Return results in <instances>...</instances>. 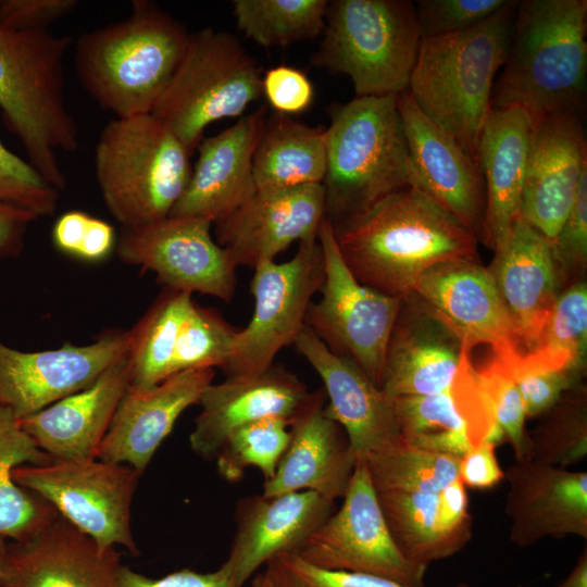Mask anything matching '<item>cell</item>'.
Wrapping results in <instances>:
<instances>
[{
	"mask_svg": "<svg viewBox=\"0 0 587 587\" xmlns=\"http://www.w3.org/2000/svg\"><path fill=\"white\" fill-rule=\"evenodd\" d=\"M353 276L404 298L421 275L450 260L478 258L477 237L422 189L407 186L333 226Z\"/></svg>",
	"mask_w": 587,
	"mask_h": 587,
	"instance_id": "1",
	"label": "cell"
},
{
	"mask_svg": "<svg viewBox=\"0 0 587 587\" xmlns=\"http://www.w3.org/2000/svg\"><path fill=\"white\" fill-rule=\"evenodd\" d=\"M189 36L154 2L135 0L127 17L79 36L74 51L78 80L116 118L151 114Z\"/></svg>",
	"mask_w": 587,
	"mask_h": 587,
	"instance_id": "2",
	"label": "cell"
},
{
	"mask_svg": "<svg viewBox=\"0 0 587 587\" xmlns=\"http://www.w3.org/2000/svg\"><path fill=\"white\" fill-rule=\"evenodd\" d=\"M587 78V0L517 2L491 109L520 107L530 117L578 112Z\"/></svg>",
	"mask_w": 587,
	"mask_h": 587,
	"instance_id": "3",
	"label": "cell"
},
{
	"mask_svg": "<svg viewBox=\"0 0 587 587\" xmlns=\"http://www.w3.org/2000/svg\"><path fill=\"white\" fill-rule=\"evenodd\" d=\"M517 2L508 0L464 30L422 38L407 89L477 164L479 134L491 111L496 74L507 59Z\"/></svg>",
	"mask_w": 587,
	"mask_h": 587,
	"instance_id": "4",
	"label": "cell"
},
{
	"mask_svg": "<svg viewBox=\"0 0 587 587\" xmlns=\"http://www.w3.org/2000/svg\"><path fill=\"white\" fill-rule=\"evenodd\" d=\"M68 36L20 30L0 23V111L28 162L55 189L65 176L58 152L78 149V127L65 101L64 57Z\"/></svg>",
	"mask_w": 587,
	"mask_h": 587,
	"instance_id": "5",
	"label": "cell"
},
{
	"mask_svg": "<svg viewBox=\"0 0 587 587\" xmlns=\"http://www.w3.org/2000/svg\"><path fill=\"white\" fill-rule=\"evenodd\" d=\"M325 217L336 226L380 198L420 186L397 95L354 97L329 108Z\"/></svg>",
	"mask_w": 587,
	"mask_h": 587,
	"instance_id": "6",
	"label": "cell"
},
{
	"mask_svg": "<svg viewBox=\"0 0 587 587\" xmlns=\"http://www.w3.org/2000/svg\"><path fill=\"white\" fill-rule=\"evenodd\" d=\"M190 155L152 114L115 117L104 125L96 146V178L122 227L170 215L189 182Z\"/></svg>",
	"mask_w": 587,
	"mask_h": 587,
	"instance_id": "7",
	"label": "cell"
},
{
	"mask_svg": "<svg viewBox=\"0 0 587 587\" xmlns=\"http://www.w3.org/2000/svg\"><path fill=\"white\" fill-rule=\"evenodd\" d=\"M421 40L411 0H333L311 63L348 76L355 97L398 95L408 89Z\"/></svg>",
	"mask_w": 587,
	"mask_h": 587,
	"instance_id": "8",
	"label": "cell"
},
{
	"mask_svg": "<svg viewBox=\"0 0 587 587\" xmlns=\"http://www.w3.org/2000/svg\"><path fill=\"white\" fill-rule=\"evenodd\" d=\"M262 71L240 41L211 27L190 34L186 51L151 114L192 152L212 123L242 116L262 97Z\"/></svg>",
	"mask_w": 587,
	"mask_h": 587,
	"instance_id": "9",
	"label": "cell"
},
{
	"mask_svg": "<svg viewBox=\"0 0 587 587\" xmlns=\"http://www.w3.org/2000/svg\"><path fill=\"white\" fill-rule=\"evenodd\" d=\"M324 259L321 299L311 302L304 324L336 355L349 359L382 389L389 338L402 299L360 283L344 262L332 223L317 234Z\"/></svg>",
	"mask_w": 587,
	"mask_h": 587,
	"instance_id": "10",
	"label": "cell"
},
{
	"mask_svg": "<svg viewBox=\"0 0 587 587\" xmlns=\"http://www.w3.org/2000/svg\"><path fill=\"white\" fill-rule=\"evenodd\" d=\"M142 474L134 467L99 459L52 460L21 465L14 480L39 495L58 513L102 549L122 546L139 554L130 527V507Z\"/></svg>",
	"mask_w": 587,
	"mask_h": 587,
	"instance_id": "11",
	"label": "cell"
},
{
	"mask_svg": "<svg viewBox=\"0 0 587 587\" xmlns=\"http://www.w3.org/2000/svg\"><path fill=\"white\" fill-rule=\"evenodd\" d=\"M323 280L324 259L317 238L299 242L296 254L286 262L263 261L254 267L250 282L253 314L238 330L222 369L226 378L257 376L273 366L277 353L294 344L305 325L308 308Z\"/></svg>",
	"mask_w": 587,
	"mask_h": 587,
	"instance_id": "12",
	"label": "cell"
},
{
	"mask_svg": "<svg viewBox=\"0 0 587 587\" xmlns=\"http://www.w3.org/2000/svg\"><path fill=\"white\" fill-rule=\"evenodd\" d=\"M340 508L305 540L298 553L328 570L372 574L410 587H425L427 566L405 559L397 548L365 460H357Z\"/></svg>",
	"mask_w": 587,
	"mask_h": 587,
	"instance_id": "13",
	"label": "cell"
},
{
	"mask_svg": "<svg viewBox=\"0 0 587 587\" xmlns=\"http://www.w3.org/2000/svg\"><path fill=\"white\" fill-rule=\"evenodd\" d=\"M212 223L196 216H166L122 227L115 249L122 262L157 275L163 288L199 292L229 303L236 292V268L211 235Z\"/></svg>",
	"mask_w": 587,
	"mask_h": 587,
	"instance_id": "14",
	"label": "cell"
},
{
	"mask_svg": "<svg viewBox=\"0 0 587 587\" xmlns=\"http://www.w3.org/2000/svg\"><path fill=\"white\" fill-rule=\"evenodd\" d=\"M129 333L101 332L87 345L20 351L0 341V407L17 419L90 386L107 369L128 355Z\"/></svg>",
	"mask_w": 587,
	"mask_h": 587,
	"instance_id": "15",
	"label": "cell"
},
{
	"mask_svg": "<svg viewBox=\"0 0 587 587\" xmlns=\"http://www.w3.org/2000/svg\"><path fill=\"white\" fill-rule=\"evenodd\" d=\"M412 294L471 346L488 345L507 366L522 355L520 342L492 277L478 258L438 263L417 279Z\"/></svg>",
	"mask_w": 587,
	"mask_h": 587,
	"instance_id": "16",
	"label": "cell"
},
{
	"mask_svg": "<svg viewBox=\"0 0 587 587\" xmlns=\"http://www.w3.org/2000/svg\"><path fill=\"white\" fill-rule=\"evenodd\" d=\"M586 170L587 145L578 112L532 117L521 216L552 241Z\"/></svg>",
	"mask_w": 587,
	"mask_h": 587,
	"instance_id": "17",
	"label": "cell"
},
{
	"mask_svg": "<svg viewBox=\"0 0 587 587\" xmlns=\"http://www.w3.org/2000/svg\"><path fill=\"white\" fill-rule=\"evenodd\" d=\"M325 217L323 185L255 189L233 213L215 223L216 242L236 266L274 261L295 241L317 238Z\"/></svg>",
	"mask_w": 587,
	"mask_h": 587,
	"instance_id": "18",
	"label": "cell"
},
{
	"mask_svg": "<svg viewBox=\"0 0 587 587\" xmlns=\"http://www.w3.org/2000/svg\"><path fill=\"white\" fill-rule=\"evenodd\" d=\"M121 553L60 514L30 538L7 541L0 587H120Z\"/></svg>",
	"mask_w": 587,
	"mask_h": 587,
	"instance_id": "19",
	"label": "cell"
},
{
	"mask_svg": "<svg viewBox=\"0 0 587 587\" xmlns=\"http://www.w3.org/2000/svg\"><path fill=\"white\" fill-rule=\"evenodd\" d=\"M294 345L321 377L325 412L344 429L357 460L401 442L391 398L357 364L329 351L307 325Z\"/></svg>",
	"mask_w": 587,
	"mask_h": 587,
	"instance_id": "20",
	"label": "cell"
},
{
	"mask_svg": "<svg viewBox=\"0 0 587 587\" xmlns=\"http://www.w3.org/2000/svg\"><path fill=\"white\" fill-rule=\"evenodd\" d=\"M397 107L420 178L419 188L480 240L486 190L479 165L421 111L408 90L397 95Z\"/></svg>",
	"mask_w": 587,
	"mask_h": 587,
	"instance_id": "21",
	"label": "cell"
},
{
	"mask_svg": "<svg viewBox=\"0 0 587 587\" xmlns=\"http://www.w3.org/2000/svg\"><path fill=\"white\" fill-rule=\"evenodd\" d=\"M504 479L509 489L504 513L509 538L521 548L544 539L566 536L587 538V473L514 461Z\"/></svg>",
	"mask_w": 587,
	"mask_h": 587,
	"instance_id": "22",
	"label": "cell"
},
{
	"mask_svg": "<svg viewBox=\"0 0 587 587\" xmlns=\"http://www.w3.org/2000/svg\"><path fill=\"white\" fill-rule=\"evenodd\" d=\"M467 348L474 349L410 294L389 338L382 390L389 398L447 391Z\"/></svg>",
	"mask_w": 587,
	"mask_h": 587,
	"instance_id": "23",
	"label": "cell"
},
{
	"mask_svg": "<svg viewBox=\"0 0 587 587\" xmlns=\"http://www.w3.org/2000/svg\"><path fill=\"white\" fill-rule=\"evenodd\" d=\"M335 501L310 490L255 495L239 500L237 529L224 564L240 587L271 559L298 553L334 512Z\"/></svg>",
	"mask_w": 587,
	"mask_h": 587,
	"instance_id": "24",
	"label": "cell"
},
{
	"mask_svg": "<svg viewBox=\"0 0 587 587\" xmlns=\"http://www.w3.org/2000/svg\"><path fill=\"white\" fill-rule=\"evenodd\" d=\"M487 267L522 354L538 340L562 291L551 241L521 215Z\"/></svg>",
	"mask_w": 587,
	"mask_h": 587,
	"instance_id": "25",
	"label": "cell"
},
{
	"mask_svg": "<svg viewBox=\"0 0 587 587\" xmlns=\"http://www.w3.org/2000/svg\"><path fill=\"white\" fill-rule=\"evenodd\" d=\"M214 369L175 373L153 388H127L99 447L97 459L123 463L143 474L182 413L198 404Z\"/></svg>",
	"mask_w": 587,
	"mask_h": 587,
	"instance_id": "26",
	"label": "cell"
},
{
	"mask_svg": "<svg viewBox=\"0 0 587 587\" xmlns=\"http://www.w3.org/2000/svg\"><path fill=\"white\" fill-rule=\"evenodd\" d=\"M266 117L262 105L221 133L203 137L187 187L170 216H196L215 224L254 192L253 154Z\"/></svg>",
	"mask_w": 587,
	"mask_h": 587,
	"instance_id": "27",
	"label": "cell"
},
{
	"mask_svg": "<svg viewBox=\"0 0 587 587\" xmlns=\"http://www.w3.org/2000/svg\"><path fill=\"white\" fill-rule=\"evenodd\" d=\"M311 397L295 374L275 365L257 376L212 383L200 397L190 447L201 458L213 459L238 427L272 416L291 422Z\"/></svg>",
	"mask_w": 587,
	"mask_h": 587,
	"instance_id": "28",
	"label": "cell"
},
{
	"mask_svg": "<svg viewBox=\"0 0 587 587\" xmlns=\"http://www.w3.org/2000/svg\"><path fill=\"white\" fill-rule=\"evenodd\" d=\"M324 388L290 422V441L274 476L264 482L267 496L310 490L335 501L342 498L357 458L344 429L325 412Z\"/></svg>",
	"mask_w": 587,
	"mask_h": 587,
	"instance_id": "29",
	"label": "cell"
},
{
	"mask_svg": "<svg viewBox=\"0 0 587 587\" xmlns=\"http://www.w3.org/2000/svg\"><path fill=\"white\" fill-rule=\"evenodd\" d=\"M128 355L107 369L90 386L18 419L36 446L54 460L97 459L116 408L129 386Z\"/></svg>",
	"mask_w": 587,
	"mask_h": 587,
	"instance_id": "30",
	"label": "cell"
},
{
	"mask_svg": "<svg viewBox=\"0 0 587 587\" xmlns=\"http://www.w3.org/2000/svg\"><path fill=\"white\" fill-rule=\"evenodd\" d=\"M530 115L520 107L491 109L479 134L477 161L485 182L482 239L492 251L507 240L521 215Z\"/></svg>",
	"mask_w": 587,
	"mask_h": 587,
	"instance_id": "31",
	"label": "cell"
},
{
	"mask_svg": "<svg viewBox=\"0 0 587 587\" xmlns=\"http://www.w3.org/2000/svg\"><path fill=\"white\" fill-rule=\"evenodd\" d=\"M403 442L461 458L487 439V425L473 403L452 386L425 396L391 398Z\"/></svg>",
	"mask_w": 587,
	"mask_h": 587,
	"instance_id": "32",
	"label": "cell"
},
{
	"mask_svg": "<svg viewBox=\"0 0 587 587\" xmlns=\"http://www.w3.org/2000/svg\"><path fill=\"white\" fill-rule=\"evenodd\" d=\"M326 166V127L276 112L266 117L253 154L255 189L321 185Z\"/></svg>",
	"mask_w": 587,
	"mask_h": 587,
	"instance_id": "33",
	"label": "cell"
},
{
	"mask_svg": "<svg viewBox=\"0 0 587 587\" xmlns=\"http://www.w3.org/2000/svg\"><path fill=\"white\" fill-rule=\"evenodd\" d=\"M52 460L22 429L18 419L0 407V538L8 541L30 538L58 517L52 504L13 478L17 466Z\"/></svg>",
	"mask_w": 587,
	"mask_h": 587,
	"instance_id": "34",
	"label": "cell"
},
{
	"mask_svg": "<svg viewBox=\"0 0 587 587\" xmlns=\"http://www.w3.org/2000/svg\"><path fill=\"white\" fill-rule=\"evenodd\" d=\"M192 303L190 294L163 288L128 330L129 388L150 389L173 375L177 336Z\"/></svg>",
	"mask_w": 587,
	"mask_h": 587,
	"instance_id": "35",
	"label": "cell"
},
{
	"mask_svg": "<svg viewBox=\"0 0 587 587\" xmlns=\"http://www.w3.org/2000/svg\"><path fill=\"white\" fill-rule=\"evenodd\" d=\"M375 491L389 533L405 559L428 567L460 551L441 526L439 492Z\"/></svg>",
	"mask_w": 587,
	"mask_h": 587,
	"instance_id": "36",
	"label": "cell"
},
{
	"mask_svg": "<svg viewBox=\"0 0 587 587\" xmlns=\"http://www.w3.org/2000/svg\"><path fill=\"white\" fill-rule=\"evenodd\" d=\"M587 349V285L585 280L565 287L536 344L511 365L524 370H569L583 375Z\"/></svg>",
	"mask_w": 587,
	"mask_h": 587,
	"instance_id": "37",
	"label": "cell"
},
{
	"mask_svg": "<svg viewBox=\"0 0 587 587\" xmlns=\"http://www.w3.org/2000/svg\"><path fill=\"white\" fill-rule=\"evenodd\" d=\"M233 15L243 35L264 48H284L324 30L327 0H234Z\"/></svg>",
	"mask_w": 587,
	"mask_h": 587,
	"instance_id": "38",
	"label": "cell"
},
{
	"mask_svg": "<svg viewBox=\"0 0 587 587\" xmlns=\"http://www.w3.org/2000/svg\"><path fill=\"white\" fill-rule=\"evenodd\" d=\"M528 436V460L559 467L587 457V391L583 384L565 391Z\"/></svg>",
	"mask_w": 587,
	"mask_h": 587,
	"instance_id": "39",
	"label": "cell"
},
{
	"mask_svg": "<svg viewBox=\"0 0 587 587\" xmlns=\"http://www.w3.org/2000/svg\"><path fill=\"white\" fill-rule=\"evenodd\" d=\"M375 490L440 492L458 478L460 458L398 445L365 459Z\"/></svg>",
	"mask_w": 587,
	"mask_h": 587,
	"instance_id": "40",
	"label": "cell"
},
{
	"mask_svg": "<svg viewBox=\"0 0 587 587\" xmlns=\"http://www.w3.org/2000/svg\"><path fill=\"white\" fill-rule=\"evenodd\" d=\"M290 422L282 417H264L235 429L216 454L221 477L238 482L246 469L261 471L265 482L271 479L289 445Z\"/></svg>",
	"mask_w": 587,
	"mask_h": 587,
	"instance_id": "41",
	"label": "cell"
},
{
	"mask_svg": "<svg viewBox=\"0 0 587 587\" xmlns=\"http://www.w3.org/2000/svg\"><path fill=\"white\" fill-rule=\"evenodd\" d=\"M239 329L213 308L195 301L176 340L173 374L196 369H223L233 352Z\"/></svg>",
	"mask_w": 587,
	"mask_h": 587,
	"instance_id": "42",
	"label": "cell"
},
{
	"mask_svg": "<svg viewBox=\"0 0 587 587\" xmlns=\"http://www.w3.org/2000/svg\"><path fill=\"white\" fill-rule=\"evenodd\" d=\"M474 371L496 426L512 447L514 460H528L525 407L509 369L491 358L480 367L474 366Z\"/></svg>",
	"mask_w": 587,
	"mask_h": 587,
	"instance_id": "43",
	"label": "cell"
},
{
	"mask_svg": "<svg viewBox=\"0 0 587 587\" xmlns=\"http://www.w3.org/2000/svg\"><path fill=\"white\" fill-rule=\"evenodd\" d=\"M58 200L59 190L29 162L0 141V202L22 208L39 217L53 215Z\"/></svg>",
	"mask_w": 587,
	"mask_h": 587,
	"instance_id": "44",
	"label": "cell"
},
{
	"mask_svg": "<svg viewBox=\"0 0 587 587\" xmlns=\"http://www.w3.org/2000/svg\"><path fill=\"white\" fill-rule=\"evenodd\" d=\"M265 574L274 587H410L372 574L316 566L297 553L273 558L266 563ZM455 587L470 586L461 583Z\"/></svg>",
	"mask_w": 587,
	"mask_h": 587,
	"instance_id": "45",
	"label": "cell"
},
{
	"mask_svg": "<svg viewBox=\"0 0 587 587\" xmlns=\"http://www.w3.org/2000/svg\"><path fill=\"white\" fill-rule=\"evenodd\" d=\"M508 0H417L415 15L422 38L470 28L501 9Z\"/></svg>",
	"mask_w": 587,
	"mask_h": 587,
	"instance_id": "46",
	"label": "cell"
},
{
	"mask_svg": "<svg viewBox=\"0 0 587 587\" xmlns=\"http://www.w3.org/2000/svg\"><path fill=\"white\" fill-rule=\"evenodd\" d=\"M551 248L563 290L575 275L583 274L587 264V170L580 177L573 205L551 241Z\"/></svg>",
	"mask_w": 587,
	"mask_h": 587,
	"instance_id": "47",
	"label": "cell"
},
{
	"mask_svg": "<svg viewBox=\"0 0 587 587\" xmlns=\"http://www.w3.org/2000/svg\"><path fill=\"white\" fill-rule=\"evenodd\" d=\"M510 373L522 396L526 417L542 415L565 391L582 384V376L569 370H524Z\"/></svg>",
	"mask_w": 587,
	"mask_h": 587,
	"instance_id": "48",
	"label": "cell"
},
{
	"mask_svg": "<svg viewBox=\"0 0 587 587\" xmlns=\"http://www.w3.org/2000/svg\"><path fill=\"white\" fill-rule=\"evenodd\" d=\"M262 96L276 113L290 116L311 107L314 88L302 71L283 64L262 75Z\"/></svg>",
	"mask_w": 587,
	"mask_h": 587,
	"instance_id": "49",
	"label": "cell"
},
{
	"mask_svg": "<svg viewBox=\"0 0 587 587\" xmlns=\"http://www.w3.org/2000/svg\"><path fill=\"white\" fill-rule=\"evenodd\" d=\"M77 5L76 0H0V23L20 30H47Z\"/></svg>",
	"mask_w": 587,
	"mask_h": 587,
	"instance_id": "50",
	"label": "cell"
},
{
	"mask_svg": "<svg viewBox=\"0 0 587 587\" xmlns=\"http://www.w3.org/2000/svg\"><path fill=\"white\" fill-rule=\"evenodd\" d=\"M120 587H240L223 563L216 571L201 573L183 569L160 578H151L122 565L118 571Z\"/></svg>",
	"mask_w": 587,
	"mask_h": 587,
	"instance_id": "51",
	"label": "cell"
},
{
	"mask_svg": "<svg viewBox=\"0 0 587 587\" xmlns=\"http://www.w3.org/2000/svg\"><path fill=\"white\" fill-rule=\"evenodd\" d=\"M496 446L495 441L485 439L460 458L458 477L465 488L490 489L504 479Z\"/></svg>",
	"mask_w": 587,
	"mask_h": 587,
	"instance_id": "52",
	"label": "cell"
},
{
	"mask_svg": "<svg viewBox=\"0 0 587 587\" xmlns=\"http://www.w3.org/2000/svg\"><path fill=\"white\" fill-rule=\"evenodd\" d=\"M37 216L22 208L0 202V259L18 257L28 226Z\"/></svg>",
	"mask_w": 587,
	"mask_h": 587,
	"instance_id": "53",
	"label": "cell"
},
{
	"mask_svg": "<svg viewBox=\"0 0 587 587\" xmlns=\"http://www.w3.org/2000/svg\"><path fill=\"white\" fill-rule=\"evenodd\" d=\"M90 215L83 211H68L57 220L52 229L55 247L66 254L77 257Z\"/></svg>",
	"mask_w": 587,
	"mask_h": 587,
	"instance_id": "54",
	"label": "cell"
},
{
	"mask_svg": "<svg viewBox=\"0 0 587 587\" xmlns=\"http://www.w3.org/2000/svg\"><path fill=\"white\" fill-rule=\"evenodd\" d=\"M115 243L113 226L91 216L76 258L88 262L103 260L111 253Z\"/></svg>",
	"mask_w": 587,
	"mask_h": 587,
	"instance_id": "55",
	"label": "cell"
},
{
	"mask_svg": "<svg viewBox=\"0 0 587 587\" xmlns=\"http://www.w3.org/2000/svg\"><path fill=\"white\" fill-rule=\"evenodd\" d=\"M555 587H587V549L579 555L570 575Z\"/></svg>",
	"mask_w": 587,
	"mask_h": 587,
	"instance_id": "56",
	"label": "cell"
},
{
	"mask_svg": "<svg viewBox=\"0 0 587 587\" xmlns=\"http://www.w3.org/2000/svg\"><path fill=\"white\" fill-rule=\"evenodd\" d=\"M252 587H274L272 580L267 577L265 573L258 574L253 582Z\"/></svg>",
	"mask_w": 587,
	"mask_h": 587,
	"instance_id": "57",
	"label": "cell"
},
{
	"mask_svg": "<svg viewBox=\"0 0 587 587\" xmlns=\"http://www.w3.org/2000/svg\"><path fill=\"white\" fill-rule=\"evenodd\" d=\"M7 541L8 540L0 538V580H1V575H2V566H3Z\"/></svg>",
	"mask_w": 587,
	"mask_h": 587,
	"instance_id": "58",
	"label": "cell"
}]
</instances>
